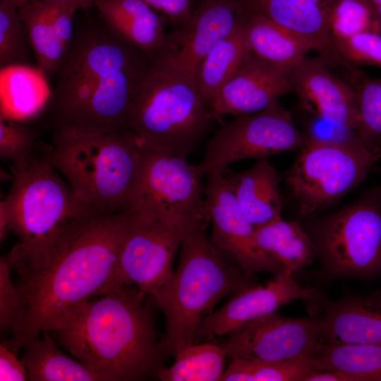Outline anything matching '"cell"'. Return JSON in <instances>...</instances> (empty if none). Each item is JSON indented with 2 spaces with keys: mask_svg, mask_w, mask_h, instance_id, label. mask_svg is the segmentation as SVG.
Segmentation results:
<instances>
[{
  "mask_svg": "<svg viewBox=\"0 0 381 381\" xmlns=\"http://www.w3.org/2000/svg\"><path fill=\"white\" fill-rule=\"evenodd\" d=\"M132 210H91L60 227L41 246L7 255L17 274L19 308L2 342L18 353L42 332L55 330L78 305L102 295L130 229Z\"/></svg>",
  "mask_w": 381,
  "mask_h": 381,
  "instance_id": "1",
  "label": "cell"
},
{
  "mask_svg": "<svg viewBox=\"0 0 381 381\" xmlns=\"http://www.w3.org/2000/svg\"><path fill=\"white\" fill-rule=\"evenodd\" d=\"M152 56L103 23L75 29L48 99L46 123L53 133H106L128 129V114Z\"/></svg>",
  "mask_w": 381,
  "mask_h": 381,
  "instance_id": "2",
  "label": "cell"
},
{
  "mask_svg": "<svg viewBox=\"0 0 381 381\" xmlns=\"http://www.w3.org/2000/svg\"><path fill=\"white\" fill-rule=\"evenodd\" d=\"M75 306L54 331L61 344L104 381L156 376V327L146 294L119 286Z\"/></svg>",
  "mask_w": 381,
  "mask_h": 381,
  "instance_id": "3",
  "label": "cell"
},
{
  "mask_svg": "<svg viewBox=\"0 0 381 381\" xmlns=\"http://www.w3.org/2000/svg\"><path fill=\"white\" fill-rule=\"evenodd\" d=\"M207 223L199 220L187 228L176 270L150 296L166 320L164 335L157 345L162 363L195 343L200 323L221 298L253 285L242 271L221 258L206 234Z\"/></svg>",
  "mask_w": 381,
  "mask_h": 381,
  "instance_id": "4",
  "label": "cell"
},
{
  "mask_svg": "<svg viewBox=\"0 0 381 381\" xmlns=\"http://www.w3.org/2000/svg\"><path fill=\"white\" fill-rule=\"evenodd\" d=\"M45 159L66 178L76 198L104 213L131 210L141 143L130 129L106 133L54 132Z\"/></svg>",
  "mask_w": 381,
  "mask_h": 381,
  "instance_id": "5",
  "label": "cell"
},
{
  "mask_svg": "<svg viewBox=\"0 0 381 381\" xmlns=\"http://www.w3.org/2000/svg\"><path fill=\"white\" fill-rule=\"evenodd\" d=\"M196 78L173 65L159 49L131 103L128 127L142 145L186 157L212 130Z\"/></svg>",
  "mask_w": 381,
  "mask_h": 381,
  "instance_id": "6",
  "label": "cell"
},
{
  "mask_svg": "<svg viewBox=\"0 0 381 381\" xmlns=\"http://www.w3.org/2000/svg\"><path fill=\"white\" fill-rule=\"evenodd\" d=\"M54 169L45 157H32L25 165L12 169V185L0 203V213L8 230L19 238L14 251L40 247L71 219L94 210L76 198Z\"/></svg>",
  "mask_w": 381,
  "mask_h": 381,
  "instance_id": "7",
  "label": "cell"
},
{
  "mask_svg": "<svg viewBox=\"0 0 381 381\" xmlns=\"http://www.w3.org/2000/svg\"><path fill=\"white\" fill-rule=\"evenodd\" d=\"M327 278L381 275V186L317 221L311 236Z\"/></svg>",
  "mask_w": 381,
  "mask_h": 381,
  "instance_id": "8",
  "label": "cell"
},
{
  "mask_svg": "<svg viewBox=\"0 0 381 381\" xmlns=\"http://www.w3.org/2000/svg\"><path fill=\"white\" fill-rule=\"evenodd\" d=\"M375 161L360 140L331 143L306 139L286 174L301 214L333 205L360 185Z\"/></svg>",
  "mask_w": 381,
  "mask_h": 381,
  "instance_id": "9",
  "label": "cell"
},
{
  "mask_svg": "<svg viewBox=\"0 0 381 381\" xmlns=\"http://www.w3.org/2000/svg\"><path fill=\"white\" fill-rule=\"evenodd\" d=\"M204 176L198 164H189L186 157L141 145L131 210L183 229L199 220L209 222L204 202Z\"/></svg>",
  "mask_w": 381,
  "mask_h": 381,
  "instance_id": "10",
  "label": "cell"
},
{
  "mask_svg": "<svg viewBox=\"0 0 381 381\" xmlns=\"http://www.w3.org/2000/svg\"><path fill=\"white\" fill-rule=\"evenodd\" d=\"M305 140L291 114L277 100L260 111L238 116L217 131L198 167L205 175L217 174L239 160L267 159L301 149Z\"/></svg>",
  "mask_w": 381,
  "mask_h": 381,
  "instance_id": "11",
  "label": "cell"
},
{
  "mask_svg": "<svg viewBox=\"0 0 381 381\" xmlns=\"http://www.w3.org/2000/svg\"><path fill=\"white\" fill-rule=\"evenodd\" d=\"M131 210L130 229L112 277L102 295L119 286L131 285L151 296L174 273V257L187 229L140 210Z\"/></svg>",
  "mask_w": 381,
  "mask_h": 381,
  "instance_id": "12",
  "label": "cell"
},
{
  "mask_svg": "<svg viewBox=\"0 0 381 381\" xmlns=\"http://www.w3.org/2000/svg\"><path fill=\"white\" fill-rule=\"evenodd\" d=\"M226 335L220 346L231 359L312 358L323 344L320 319L290 318L275 313L248 321Z\"/></svg>",
  "mask_w": 381,
  "mask_h": 381,
  "instance_id": "13",
  "label": "cell"
},
{
  "mask_svg": "<svg viewBox=\"0 0 381 381\" xmlns=\"http://www.w3.org/2000/svg\"><path fill=\"white\" fill-rule=\"evenodd\" d=\"M204 202L212 226V241L217 248L236 258L248 279L259 272H271L275 276L283 272L282 265L258 246L255 229L243 216L222 171L207 175Z\"/></svg>",
  "mask_w": 381,
  "mask_h": 381,
  "instance_id": "14",
  "label": "cell"
},
{
  "mask_svg": "<svg viewBox=\"0 0 381 381\" xmlns=\"http://www.w3.org/2000/svg\"><path fill=\"white\" fill-rule=\"evenodd\" d=\"M292 274L282 272L264 285L253 284L234 293L222 307L201 321L195 333V343L226 335L243 324L274 313L280 307L296 300L322 306L326 301L324 296L316 288L301 286Z\"/></svg>",
  "mask_w": 381,
  "mask_h": 381,
  "instance_id": "15",
  "label": "cell"
},
{
  "mask_svg": "<svg viewBox=\"0 0 381 381\" xmlns=\"http://www.w3.org/2000/svg\"><path fill=\"white\" fill-rule=\"evenodd\" d=\"M246 16L240 0H201L189 21L167 35L161 50L173 65L196 78L203 59Z\"/></svg>",
  "mask_w": 381,
  "mask_h": 381,
  "instance_id": "16",
  "label": "cell"
},
{
  "mask_svg": "<svg viewBox=\"0 0 381 381\" xmlns=\"http://www.w3.org/2000/svg\"><path fill=\"white\" fill-rule=\"evenodd\" d=\"M328 66L320 56H306L289 73L291 90L300 107L313 116L357 131L360 116L356 92Z\"/></svg>",
  "mask_w": 381,
  "mask_h": 381,
  "instance_id": "17",
  "label": "cell"
},
{
  "mask_svg": "<svg viewBox=\"0 0 381 381\" xmlns=\"http://www.w3.org/2000/svg\"><path fill=\"white\" fill-rule=\"evenodd\" d=\"M289 71L262 60L252 52L218 92L209 109L217 118L260 111L291 92Z\"/></svg>",
  "mask_w": 381,
  "mask_h": 381,
  "instance_id": "18",
  "label": "cell"
},
{
  "mask_svg": "<svg viewBox=\"0 0 381 381\" xmlns=\"http://www.w3.org/2000/svg\"><path fill=\"white\" fill-rule=\"evenodd\" d=\"M321 320L323 343L381 346V292L347 294L338 301H326Z\"/></svg>",
  "mask_w": 381,
  "mask_h": 381,
  "instance_id": "19",
  "label": "cell"
},
{
  "mask_svg": "<svg viewBox=\"0 0 381 381\" xmlns=\"http://www.w3.org/2000/svg\"><path fill=\"white\" fill-rule=\"evenodd\" d=\"M306 42L329 65H343L329 32L327 13L310 0H240Z\"/></svg>",
  "mask_w": 381,
  "mask_h": 381,
  "instance_id": "20",
  "label": "cell"
},
{
  "mask_svg": "<svg viewBox=\"0 0 381 381\" xmlns=\"http://www.w3.org/2000/svg\"><path fill=\"white\" fill-rule=\"evenodd\" d=\"M228 179L245 218L255 229L282 217L279 191L281 177L267 159L258 160L248 170L235 173L222 171Z\"/></svg>",
  "mask_w": 381,
  "mask_h": 381,
  "instance_id": "21",
  "label": "cell"
},
{
  "mask_svg": "<svg viewBox=\"0 0 381 381\" xmlns=\"http://www.w3.org/2000/svg\"><path fill=\"white\" fill-rule=\"evenodd\" d=\"M103 22L118 37L150 55L166 43L164 16L143 0H96Z\"/></svg>",
  "mask_w": 381,
  "mask_h": 381,
  "instance_id": "22",
  "label": "cell"
},
{
  "mask_svg": "<svg viewBox=\"0 0 381 381\" xmlns=\"http://www.w3.org/2000/svg\"><path fill=\"white\" fill-rule=\"evenodd\" d=\"M306 381H381V346L323 343Z\"/></svg>",
  "mask_w": 381,
  "mask_h": 381,
  "instance_id": "23",
  "label": "cell"
},
{
  "mask_svg": "<svg viewBox=\"0 0 381 381\" xmlns=\"http://www.w3.org/2000/svg\"><path fill=\"white\" fill-rule=\"evenodd\" d=\"M251 52L279 68L291 70L312 50L301 38L267 18L248 11L244 20Z\"/></svg>",
  "mask_w": 381,
  "mask_h": 381,
  "instance_id": "24",
  "label": "cell"
},
{
  "mask_svg": "<svg viewBox=\"0 0 381 381\" xmlns=\"http://www.w3.org/2000/svg\"><path fill=\"white\" fill-rule=\"evenodd\" d=\"M255 237L259 248L282 265L283 272L293 274L317 256L312 238L297 221L279 217L256 228Z\"/></svg>",
  "mask_w": 381,
  "mask_h": 381,
  "instance_id": "25",
  "label": "cell"
},
{
  "mask_svg": "<svg viewBox=\"0 0 381 381\" xmlns=\"http://www.w3.org/2000/svg\"><path fill=\"white\" fill-rule=\"evenodd\" d=\"M244 20L210 51L198 68L196 81L206 107H210L218 92L251 52Z\"/></svg>",
  "mask_w": 381,
  "mask_h": 381,
  "instance_id": "26",
  "label": "cell"
},
{
  "mask_svg": "<svg viewBox=\"0 0 381 381\" xmlns=\"http://www.w3.org/2000/svg\"><path fill=\"white\" fill-rule=\"evenodd\" d=\"M44 332L24 346L23 361L31 381H102L103 377L80 361L63 353Z\"/></svg>",
  "mask_w": 381,
  "mask_h": 381,
  "instance_id": "27",
  "label": "cell"
},
{
  "mask_svg": "<svg viewBox=\"0 0 381 381\" xmlns=\"http://www.w3.org/2000/svg\"><path fill=\"white\" fill-rule=\"evenodd\" d=\"M44 74L28 66L1 68V116L11 119L37 111L52 93Z\"/></svg>",
  "mask_w": 381,
  "mask_h": 381,
  "instance_id": "28",
  "label": "cell"
},
{
  "mask_svg": "<svg viewBox=\"0 0 381 381\" xmlns=\"http://www.w3.org/2000/svg\"><path fill=\"white\" fill-rule=\"evenodd\" d=\"M18 10L38 68L44 74L56 75L69 50L55 32L50 3L34 0Z\"/></svg>",
  "mask_w": 381,
  "mask_h": 381,
  "instance_id": "29",
  "label": "cell"
},
{
  "mask_svg": "<svg viewBox=\"0 0 381 381\" xmlns=\"http://www.w3.org/2000/svg\"><path fill=\"white\" fill-rule=\"evenodd\" d=\"M169 368L161 365L156 377L162 381H217L225 371L226 354L220 345L195 343L178 352Z\"/></svg>",
  "mask_w": 381,
  "mask_h": 381,
  "instance_id": "30",
  "label": "cell"
},
{
  "mask_svg": "<svg viewBox=\"0 0 381 381\" xmlns=\"http://www.w3.org/2000/svg\"><path fill=\"white\" fill-rule=\"evenodd\" d=\"M351 86L358 102L360 123L357 134L373 160L381 157V78H370L352 70Z\"/></svg>",
  "mask_w": 381,
  "mask_h": 381,
  "instance_id": "31",
  "label": "cell"
},
{
  "mask_svg": "<svg viewBox=\"0 0 381 381\" xmlns=\"http://www.w3.org/2000/svg\"><path fill=\"white\" fill-rule=\"evenodd\" d=\"M314 371L312 358L274 361L232 358L222 381H306Z\"/></svg>",
  "mask_w": 381,
  "mask_h": 381,
  "instance_id": "32",
  "label": "cell"
},
{
  "mask_svg": "<svg viewBox=\"0 0 381 381\" xmlns=\"http://www.w3.org/2000/svg\"><path fill=\"white\" fill-rule=\"evenodd\" d=\"M332 40L358 32L381 33V26L370 0H335L327 13Z\"/></svg>",
  "mask_w": 381,
  "mask_h": 381,
  "instance_id": "33",
  "label": "cell"
},
{
  "mask_svg": "<svg viewBox=\"0 0 381 381\" xmlns=\"http://www.w3.org/2000/svg\"><path fill=\"white\" fill-rule=\"evenodd\" d=\"M17 5L0 0V67L27 66L28 39Z\"/></svg>",
  "mask_w": 381,
  "mask_h": 381,
  "instance_id": "34",
  "label": "cell"
},
{
  "mask_svg": "<svg viewBox=\"0 0 381 381\" xmlns=\"http://www.w3.org/2000/svg\"><path fill=\"white\" fill-rule=\"evenodd\" d=\"M42 131L36 128L0 117V157L12 162V169L20 168L32 159V147Z\"/></svg>",
  "mask_w": 381,
  "mask_h": 381,
  "instance_id": "35",
  "label": "cell"
},
{
  "mask_svg": "<svg viewBox=\"0 0 381 381\" xmlns=\"http://www.w3.org/2000/svg\"><path fill=\"white\" fill-rule=\"evenodd\" d=\"M332 40L343 65L381 67V33L362 32Z\"/></svg>",
  "mask_w": 381,
  "mask_h": 381,
  "instance_id": "36",
  "label": "cell"
},
{
  "mask_svg": "<svg viewBox=\"0 0 381 381\" xmlns=\"http://www.w3.org/2000/svg\"><path fill=\"white\" fill-rule=\"evenodd\" d=\"M11 267L7 256L0 260V326L6 330L11 327L19 308V294L11 280Z\"/></svg>",
  "mask_w": 381,
  "mask_h": 381,
  "instance_id": "37",
  "label": "cell"
},
{
  "mask_svg": "<svg viewBox=\"0 0 381 381\" xmlns=\"http://www.w3.org/2000/svg\"><path fill=\"white\" fill-rule=\"evenodd\" d=\"M313 116L308 126L306 139L331 143H352L360 140L356 130Z\"/></svg>",
  "mask_w": 381,
  "mask_h": 381,
  "instance_id": "38",
  "label": "cell"
},
{
  "mask_svg": "<svg viewBox=\"0 0 381 381\" xmlns=\"http://www.w3.org/2000/svg\"><path fill=\"white\" fill-rule=\"evenodd\" d=\"M153 9L160 11L171 23L180 27L191 18L192 0H143Z\"/></svg>",
  "mask_w": 381,
  "mask_h": 381,
  "instance_id": "39",
  "label": "cell"
},
{
  "mask_svg": "<svg viewBox=\"0 0 381 381\" xmlns=\"http://www.w3.org/2000/svg\"><path fill=\"white\" fill-rule=\"evenodd\" d=\"M28 380L26 367L18 353L4 344L0 345V380L24 381Z\"/></svg>",
  "mask_w": 381,
  "mask_h": 381,
  "instance_id": "40",
  "label": "cell"
},
{
  "mask_svg": "<svg viewBox=\"0 0 381 381\" xmlns=\"http://www.w3.org/2000/svg\"><path fill=\"white\" fill-rule=\"evenodd\" d=\"M34 1V0H33ZM45 1L60 5L66 6L77 11H87L93 5L96 0H37Z\"/></svg>",
  "mask_w": 381,
  "mask_h": 381,
  "instance_id": "41",
  "label": "cell"
},
{
  "mask_svg": "<svg viewBox=\"0 0 381 381\" xmlns=\"http://www.w3.org/2000/svg\"><path fill=\"white\" fill-rule=\"evenodd\" d=\"M310 1L315 3L318 6H319L327 13L335 0H310Z\"/></svg>",
  "mask_w": 381,
  "mask_h": 381,
  "instance_id": "42",
  "label": "cell"
},
{
  "mask_svg": "<svg viewBox=\"0 0 381 381\" xmlns=\"http://www.w3.org/2000/svg\"><path fill=\"white\" fill-rule=\"evenodd\" d=\"M381 26V0H370Z\"/></svg>",
  "mask_w": 381,
  "mask_h": 381,
  "instance_id": "43",
  "label": "cell"
},
{
  "mask_svg": "<svg viewBox=\"0 0 381 381\" xmlns=\"http://www.w3.org/2000/svg\"><path fill=\"white\" fill-rule=\"evenodd\" d=\"M15 4L17 5L18 8L22 7L23 6L32 1L33 0H13Z\"/></svg>",
  "mask_w": 381,
  "mask_h": 381,
  "instance_id": "44",
  "label": "cell"
}]
</instances>
